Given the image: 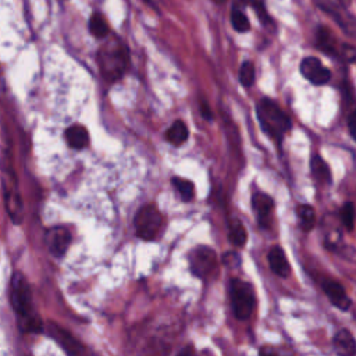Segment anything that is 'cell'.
<instances>
[{
	"instance_id": "6da1fadb",
	"label": "cell",
	"mask_w": 356,
	"mask_h": 356,
	"mask_svg": "<svg viewBox=\"0 0 356 356\" xmlns=\"http://www.w3.org/2000/svg\"><path fill=\"white\" fill-rule=\"evenodd\" d=\"M10 303L17 314L18 327L22 332H42L43 331V323H42L40 317L35 313V309L32 305L31 286L26 282L24 274H21L19 271H15L11 275Z\"/></svg>"
},
{
	"instance_id": "7a4b0ae2",
	"label": "cell",
	"mask_w": 356,
	"mask_h": 356,
	"mask_svg": "<svg viewBox=\"0 0 356 356\" xmlns=\"http://www.w3.org/2000/svg\"><path fill=\"white\" fill-rule=\"evenodd\" d=\"M129 53L128 47L122 39L110 35L106 38V42L97 50V64L99 70L104 79L114 82L120 79L128 67Z\"/></svg>"
},
{
	"instance_id": "3957f363",
	"label": "cell",
	"mask_w": 356,
	"mask_h": 356,
	"mask_svg": "<svg viewBox=\"0 0 356 356\" xmlns=\"http://www.w3.org/2000/svg\"><path fill=\"white\" fill-rule=\"evenodd\" d=\"M257 120L260 128L274 142L281 145L285 134L291 129V118L282 111V108L270 97H261L256 107Z\"/></svg>"
},
{
	"instance_id": "277c9868",
	"label": "cell",
	"mask_w": 356,
	"mask_h": 356,
	"mask_svg": "<svg viewBox=\"0 0 356 356\" xmlns=\"http://www.w3.org/2000/svg\"><path fill=\"white\" fill-rule=\"evenodd\" d=\"M229 298L234 316L238 320H248L252 316L256 303L252 285L239 278H232L229 282Z\"/></svg>"
},
{
	"instance_id": "5b68a950",
	"label": "cell",
	"mask_w": 356,
	"mask_h": 356,
	"mask_svg": "<svg viewBox=\"0 0 356 356\" xmlns=\"http://www.w3.org/2000/svg\"><path fill=\"white\" fill-rule=\"evenodd\" d=\"M134 227L136 235L143 241H153L159 235L163 227V216L157 206L150 203L142 206L134 218Z\"/></svg>"
},
{
	"instance_id": "8992f818",
	"label": "cell",
	"mask_w": 356,
	"mask_h": 356,
	"mask_svg": "<svg viewBox=\"0 0 356 356\" xmlns=\"http://www.w3.org/2000/svg\"><path fill=\"white\" fill-rule=\"evenodd\" d=\"M189 268L197 278H207L217 267V254L209 246L195 248L189 256Z\"/></svg>"
},
{
	"instance_id": "52a82bcc",
	"label": "cell",
	"mask_w": 356,
	"mask_h": 356,
	"mask_svg": "<svg viewBox=\"0 0 356 356\" xmlns=\"http://www.w3.org/2000/svg\"><path fill=\"white\" fill-rule=\"evenodd\" d=\"M71 232L63 227V225H56L51 227L49 229H46L44 232V243L49 249V252L54 256V257H63L65 254V252L70 248L71 243Z\"/></svg>"
},
{
	"instance_id": "ba28073f",
	"label": "cell",
	"mask_w": 356,
	"mask_h": 356,
	"mask_svg": "<svg viewBox=\"0 0 356 356\" xmlns=\"http://www.w3.org/2000/svg\"><path fill=\"white\" fill-rule=\"evenodd\" d=\"M300 74L313 85H325L331 79V71L313 56L305 57L299 65Z\"/></svg>"
},
{
	"instance_id": "9c48e42d",
	"label": "cell",
	"mask_w": 356,
	"mask_h": 356,
	"mask_svg": "<svg viewBox=\"0 0 356 356\" xmlns=\"http://www.w3.org/2000/svg\"><path fill=\"white\" fill-rule=\"evenodd\" d=\"M46 332L68 355H79L83 352L82 343L76 338H74L71 332H68L65 328L60 327L57 323L49 321L46 324Z\"/></svg>"
},
{
	"instance_id": "30bf717a",
	"label": "cell",
	"mask_w": 356,
	"mask_h": 356,
	"mask_svg": "<svg viewBox=\"0 0 356 356\" xmlns=\"http://www.w3.org/2000/svg\"><path fill=\"white\" fill-rule=\"evenodd\" d=\"M252 209L261 228H268L270 217L274 209V200L270 195L256 191L252 195Z\"/></svg>"
},
{
	"instance_id": "8fae6325",
	"label": "cell",
	"mask_w": 356,
	"mask_h": 356,
	"mask_svg": "<svg viewBox=\"0 0 356 356\" xmlns=\"http://www.w3.org/2000/svg\"><path fill=\"white\" fill-rule=\"evenodd\" d=\"M316 46L328 56L343 57L346 44H339L335 35L327 26H318L316 31Z\"/></svg>"
},
{
	"instance_id": "7c38bea8",
	"label": "cell",
	"mask_w": 356,
	"mask_h": 356,
	"mask_svg": "<svg viewBox=\"0 0 356 356\" xmlns=\"http://www.w3.org/2000/svg\"><path fill=\"white\" fill-rule=\"evenodd\" d=\"M323 291L327 295V298L330 299V302L339 310L346 312L350 307L352 300L339 282L332 281V280H325L323 282Z\"/></svg>"
},
{
	"instance_id": "4fadbf2b",
	"label": "cell",
	"mask_w": 356,
	"mask_h": 356,
	"mask_svg": "<svg viewBox=\"0 0 356 356\" xmlns=\"http://www.w3.org/2000/svg\"><path fill=\"white\" fill-rule=\"evenodd\" d=\"M316 7H318L323 13L328 14L343 31L349 32V22L348 14L345 13V6L337 0H313Z\"/></svg>"
},
{
	"instance_id": "5bb4252c",
	"label": "cell",
	"mask_w": 356,
	"mask_h": 356,
	"mask_svg": "<svg viewBox=\"0 0 356 356\" xmlns=\"http://www.w3.org/2000/svg\"><path fill=\"white\" fill-rule=\"evenodd\" d=\"M267 260L270 264L271 271L281 277V278H286L291 273V264L286 259V254L284 252V249L280 245H274L268 253H267Z\"/></svg>"
},
{
	"instance_id": "9a60e30c",
	"label": "cell",
	"mask_w": 356,
	"mask_h": 356,
	"mask_svg": "<svg viewBox=\"0 0 356 356\" xmlns=\"http://www.w3.org/2000/svg\"><path fill=\"white\" fill-rule=\"evenodd\" d=\"M65 142L71 149L82 150L89 143V134L85 127L82 125H71L64 131Z\"/></svg>"
},
{
	"instance_id": "2e32d148",
	"label": "cell",
	"mask_w": 356,
	"mask_h": 356,
	"mask_svg": "<svg viewBox=\"0 0 356 356\" xmlns=\"http://www.w3.org/2000/svg\"><path fill=\"white\" fill-rule=\"evenodd\" d=\"M332 345L334 349L345 356H352L356 353V341L352 335L350 331H348L346 328L339 330L334 338H332Z\"/></svg>"
},
{
	"instance_id": "e0dca14e",
	"label": "cell",
	"mask_w": 356,
	"mask_h": 356,
	"mask_svg": "<svg viewBox=\"0 0 356 356\" xmlns=\"http://www.w3.org/2000/svg\"><path fill=\"white\" fill-rule=\"evenodd\" d=\"M88 28H89V32L96 39H106L110 35V25L107 22L104 14L100 11H93L90 14L89 21H88Z\"/></svg>"
},
{
	"instance_id": "ac0fdd59",
	"label": "cell",
	"mask_w": 356,
	"mask_h": 356,
	"mask_svg": "<svg viewBox=\"0 0 356 356\" xmlns=\"http://www.w3.org/2000/svg\"><path fill=\"white\" fill-rule=\"evenodd\" d=\"M310 170H312V174L314 177V179L320 184H324V185H328L331 184V171H330V167L328 164L321 159V156L318 154H314L312 156L310 159Z\"/></svg>"
},
{
	"instance_id": "d6986e66",
	"label": "cell",
	"mask_w": 356,
	"mask_h": 356,
	"mask_svg": "<svg viewBox=\"0 0 356 356\" xmlns=\"http://www.w3.org/2000/svg\"><path fill=\"white\" fill-rule=\"evenodd\" d=\"M188 138H189L188 127L181 120L174 121L172 125L165 131V139L174 146H181L188 140Z\"/></svg>"
},
{
	"instance_id": "ffe728a7",
	"label": "cell",
	"mask_w": 356,
	"mask_h": 356,
	"mask_svg": "<svg viewBox=\"0 0 356 356\" xmlns=\"http://www.w3.org/2000/svg\"><path fill=\"white\" fill-rule=\"evenodd\" d=\"M296 217L299 221V227L305 232H309L316 224V213L310 204H299L296 207Z\"/></svg>"
},
{
	"instance_id": "44dd1931",
	"label": "cell",
	"mask_w": 356,
	"mask_h": 356,
	"mask_svg": "<svg viewBox=\"0 0 356 356\" xmlns=\"http://www.w3.org/2000/svg\"><path fill=\"white\" fill-rule=\"evenodd\" d=\"M171 184L175 188L177 193L181 196L184 202H189L195 196V185L192 181L181 178V177H172Z\"/></svg>"
},
{
	"instance_id": "7402d4cb",
	"label": "cell",
	"mask_w": 356,
	"mask_h": 356,
	"mask_svg": "<svg viewBox=\"0 0 356 356\" xmlns=\"http://www.w3.org/2000/svg\"><path fill=\"white\" fill-rule=\"evenodd\" d=\"M228 241L234 246H243L248 241V232L242 225V222H239L238 220H234L229 222Z\"/></svg>"
},
{
	"instance_id": "603a6c76",
	"label": "cell",
	"mask_w": 356,
	"mask_h": 356,
	"mask_svg": "<svg viewBox=\"0 0 356 356\" xmlns=\"http://www.w3.org/2000/svg\"><path fill=\"white\" fill-rule=\"evenodd\" d=\"M229 19H231L232 28L239 33H245L250 29V21L245 14V11H242L239 7H232Z\"/></svg>"
},
{
	"instance_id": "cb8c5ba5",
	"label": "cell",
	"mask_w": 356,
	"mask_h": 356,
	"mask_svg": "<svg viewBox=\"0 0 356 356\" xmlns=\"http://www.w3.org/2000/svg\"><path fill=\"white\" fill-rule=\"evenodd\" d=\"M256 71L252 61H243L239 68V82L245 88H250L254 83Z\"/></svg>"
},
{
	"instance_id": "d4e9b609",
	"label": "cell",
	"mask_w": 356,
	"mask_h": 356,
	"mask_svg": "<svg viewBox=\"0 0 356 356\" xmlns=\"http://www.w3.org/2000/svg\"><path fill=\"white\" fill-rule=\"evenodd\" d=\"M339 216H341V221H342L343 227H345L348 231H352V229H353V225H355V217H356L355 204H353L352 202H345L343 206L341 207Z\"/></svg>"
},
{
	"instance_id": "484cf974",
	"label": "cell",
	"mask_w": 356,
	"mask_h": 356,
	"mask_svg": "<svg viewBox=\"0 0 356 356\" xmlns=\"http://www.w3.org/2000/svg\"><path fill=\"white\" fill-rule=\"evenodd\" d=\"M250 6L253 7V10L256 11L260 22L264 25V26H274V21L271 19L266 6H264V1L263 0H249Z\"/></svg>"
},
{
	"instance_id": "4316f807",
	"label": "cell",
	"mask_w": 356,
	"mask_h": 356,
	"mask_svg": "<svg viewBox=\"0 0 356 356\" xmlns=\"http://www.w3.org/2000/svg\"><path fill=\"white\" fill-rule=\"evenodd\" d=\"M222 263L228 267H238L241 264V257L236 252H227L222 256Z\"/></svg>"
},
{
	"instance_id": "83f0119b",
	"label": "cell",
	"mask_w": 356,
	"mask_h": 356,
	"mask_svg": "<svg viewBox=\"0 0 356 356\" xmlns=\"http://www.w3.org/2000/svg\"><path fill=\"white\" fill-rule=\"evenodd\" d=\"M348 129H349V135L356 142V111L350 113L348 117Z\"/></svg>"
},
{
	"instance_id": "f1b7e54d",
	"label": "cell",
	"mask_w": 356,
	"mask_h": 356,
	"mask_svg": "<svg viewBox=\"0 0 356 356\" xmlns=\"http://www.w3.org/2000/svg\"><path fill=\"white\" fill-rule=\"evenodd\" d=\"M200 114H202V117H203L204 120H207V121H211V120H213L211 110H210V107H209L206 103L202 104V107H200Z\"/></svg>"
},
{
	"instance_id": "f546056e",
	"label": "cell",
	"mask_w": 356,
	"mask_h": 356,
	"mask_svg": "<svg viewBox=\"0 0 356 356\" xmlns=\"http://www.w3.org/2000/svg\"><path fill=\"white\" fill-rule=\"evenodd\" d=\"M143 1H145V3H146V4H147V6H150V7H152V8H153V10H154V11H159V7H157V3H156V1H154V0H143Z\"/></svg>"
},
{
	"instance_id": "4dcf8cb0",
	"label": "cell",
	"mask_w": 356,
	"mask_h": 356,
	"mask_svg": "<svg viewBox=\"0 0 356 356\" xmlns=\"http://www.w3.org/2000/svg\"><path fill=\"white\" fill-rule=\"evenodd\" d=\"M337 1H339V3H341V4H343L345 7H346V6L350 3V0H337Z\"/></svg>"
},
{
	"instance_id": "1f68e13d",
	"label": "cell",
	"mask_w": 356,
	"mask_h": 356,
	"mask_svg": "<svg viewBox=\"0 0 356 356\" xmlns=\"http://www.w3.org/2000/svg\"><path fill=\"white\" fill-rule=\"evenodd\" d=\"M211 1H214L216 4H221V3H224L225 0H211Z\"/></svg>"
}]
</instances>
